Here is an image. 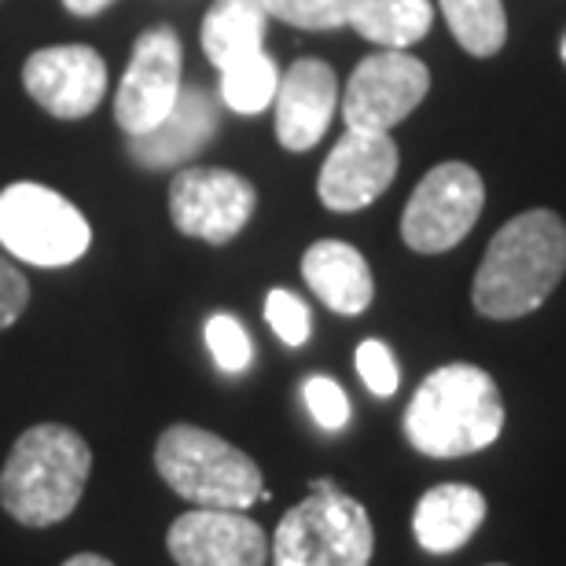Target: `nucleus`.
<instances>
[{
  "label": "nucleus",
  "mask_w": 566,
  "mask_h": 566,
  "mask_svg": "<svg viewBox=\"0 0 566 566\" xmlns=\"http://www.w3.org/2000/svg\"><path fill=\"white\" fill-rule=\"evenodd\" d=\"M357 371L365 379V387L376 394V398H390L398 394V382H401V371H398V360H394L390 346L379 343V338H365L357 346Z\"/></svg>",
  "instance_id": "a878e982"
},
{
  "label": "nucleus",
  "mask_w": 566,
  "mask_h": 566,
  "mask_svg": "<svg viewBox=\"0 0 566 566\" xmlns=\"http://www.w3.org/2000/svg\"><path fill=\"white\" fill-rule=\"evenodd\" d=\"M30 305V283L15 265L0 258V332H8L11 324L27 313Z\"/></svg>",
  "instance_id": "bb28decb"
},
{
  "label": "nucleus",
  "mask_w": 566,
  "mask_h": 566,
  "mask_svg": "<svg viewBox=\"0 0 566 566\" xmlns=\"http://www.w3.org/2000/svg\"><path fill=\"white\" fill-rule=\"evenodd\" d=\"M180 38L174 27H151L133 44L115 93V122L126 137L155 129L180 96Z\"/></svg>",
  "instance_id": "9d476101"
},
{
  "label": "nucleus",
  "mask_w": 566,
  "mask_h": 566,
  "mask_svg": "<svg viewBox=\"0 0 566 566\" xmlns=\"http://www.w3.org/2000/svg\"><path fill=\"white\" fill-rule=\"evenodd\" d=\"M166 548L177 566H265V530L229 507H196L174 518Z\"/></svg>",
  "instance_id": "ddd939ff"
},
{
  "label": "nucleus",
  "mask_w": 566,
  "mask_h": 566,
  "mask_svg": "<svg viewBox=\"0 0 566 566\" xmlns=\"http://www.w3.org/2000/svg\"><path fill=\"white\" fill-rule=\"evenodd\" d=\"M93 449L63 423L22 430L0 471V504L15 523L44 530L63 523L85 493Z\"/></svg>",
  "instance_id": "7ed1b4c3"
},
{
  "label": "nucleus",
  "mask_w": 566,
  "mask_h": 566,
  "mask_svg": "<svg viewBox=\"0 0 566 566\" xmlns=\"http://www.w3.org/2000/svg\"><path fill=\"white\" fill-rule=\"evenodd\" d=\"M115 0H63V8L71 11V15H82V19H88V15H99L104 8H111Z\"/></svg>",
  "instance_id": "cd10ccee"
},
{
  "label": "nucleus",
  "mask_w": 566,
  "mask_h": 566,
  "mask_svg": "<svg viewBox=\"0 0 566 566\" xmlns=\"http://www.w3.org/2000/svg\"><path fill=\"white\" fill-rule=\"evenodd\" d=\"M430 88V71L409 52L379 49L357 63L343 93L346 129L390 133L423 104Z\"/></svg>",
  "instance_id": "1a4fd4ad"
},
{
  "label": "nucleus",
  "mask_w": 566,
  "mask_h": 566,
  "mask_svg": "<svg viewBox=\"0 0 566 566\" xmlns=\"http://www.w3.org/2000/svg\"><path fill=\"white\" fill-rule=\"evenodd\" d=\"M258 191L247 177L218 166H188L169 185V221L202 243H232L254 218Z\"/></svg>",
  "instance_id": "6e6552de"
},
{
  "label": "nucleus",
  "mask_w": 566,
  "mask_h": 566,
  "mask_svg": "<svg viewBox=\"0 0 566 566\" xmlns=\"http://www.w3.org/2000/svg\"><path fill=\"white\" fill-rule=\"evenodd\" d=\"M276 140L287 151H310L321 144L338 107V77L321 60H298L280 74L276 88Z\"/></svg>",
  "instance_id": "4468645a"
},
{
  "label": "nucleus",
  "mask_w": 566,
  "mask_h": 566,
  "mask_svg": "<svg viewBox=\"0 0 566 566\" xmlns=\"http://www.w3.org/2000/svg\"><path fill=\"white\" fill-rule=\"evenodd\" d=\"M485 202L482 177L468 163H441L416 185L401 213V240L416 254H446L468 240Z\"/></svg>",
  "instance_id": "0eeeda50"
},
{
  "label": "nucleus",
  "mask_w": 566,
  "mask_h": 566,
  "mask_svg": "<svg viewBox=\"0 0 566 566\" xmlns=\"http://www.w3.org/2000/svg\"><path fill=\"white\" fill-rule=\"evenodd\" d=\"M63 566H115V563L104 559V556H96V552H82V556H71Z\"/></svg>",
  "instance_id": "c85d7f7f"
},
{
  "label": "nucleus",
  "mask_w": 566,
  "mask_h": 566,
  "mask_svg": "<svg viewBox=\"0 0 566 566\" xmlns=\"http://www.w3.org/2000/svg\"><path fill=\"white\" fill-rule=\"evenodd\" d=\"M493 566H504V563H493Z\"/></svg>",
  "instance_id": "7c9ffc66"
},
{
  "label": "nucleus",
  "mask_w": 566,
  "mask_h": 566,
  "mask_svg": "<svg viewBox=\"0 0 566 566\" xmlns=\"http://www.w3.org/2000/svg\"><path fill=\"white\" fill-rule=\"evenodd\" d=\"M218 133V104L202 88H180L174 111L155 129L129 137V158L140 169H174L210 147Z\"/></svg>",
  "instance_id": "2eb2a0df"
},
{
  "label": "nucleus",
  "mask_w": 566,
  "mask_h": 566,
  "mask_svg": "<svg viewBox=\"0 0 566 566\" xmlns=\"http://www.w3.org/2000/svg\"><path fill=\"white\" fill-rule=\"evenodd\" d=\"M280 71L269 52H258L251 60L221 71V99L235 115H262V111L276 99Z\"/></svg>",
  "instance_id": "412c9836"
},
{
  "label": "nucleus",
  "mask_w": 566,
  "mask_h": 566,
  "mask_svg": "<svg viewBox=\"0 0 566 566\" xmlns=\"http://www.w3.org/2000/svg\"><path fill=\"white\" fill-rule=\"evenodd\" d=\"M302 276L316 298L338 316H360L376 298V280L365 254L343 240L313 243L302 258Z\"/></svg>",
  "instance_id": "dca6fc26"
},
{
  "label": "nucleus",
  "mask_w": 566,
  "mask_h": 566,
  "mask_svg": "<svg viewBox=\"0 0 566 566\" xmlns=\"http://www.w3.org/2000/svg\"><path fill=\"white\" fill-rule=\"evenodd\" d=\"M269 11L265 0H213L199 27V41L207 60L221 71L265 52Z\"/></svg>",
  "instance_id": "a211bd4d"
},
{
  "label": "nucleus",
  "mask_w": 566,
  "mask_h": 566,
  "mask_svg": "<svg viewBox=\"0 0 566 566\" xmlns=\"http://www.w3.org/2000/svg\"><path fill=\"white\" fill-rule=\"evenodd\" d=\"M22 85L52 118H85L107 96V63L88 44H52L27 60Z\"/></svg>",
  "instance_id": "9b49d317"
},
{
  "label": "nucleus",
  "mask_w": 566,
  "mask_h": 566,
  "mask_svg": "<svg viewBox=\"0 0 566 566\" xmlns=\"http://www.w3.org/2000/svg\"><path fill=\"white\" fill-rule=\"evenodd\" d=\"M269 19L298 30H343L349 27L354 0H265Z\"/></svg>",
  "instance_id": "5701e85b"
},
{
  "label": "nucleus",
  "mask_w": 566,
  "mask_h": 566,
  "mask_svg": "<svg viewBox=\"0 0 566 566\" xmlns=\"http://www.w3.org/2000/svg\"><path fill=\"white\" fill-rule=\"evenodd\" d=\"M559 55H563V63H566V41H563V49H559Z\"/></svg>",
  "instance_id": "c756f323"
},
{
  "label": "nucleus",
  "mask_w": 566,
  "mask_h": 566,
  "mask_svg": "<svg viewBox=\"0 0 566 566\" xmlns=\"http://www.w3.org/2000/svg\"><path fill=\"white\" fill-rule=\"evenodd\" d=\"M155 468L169 490L199 507L247 512L265 493L262 468L243 449L191 423L163 430L155 446Z\"/></svg>",
  "instance_id": "20e7f679"
},
{
  "label": "nucleus",
  "mask_w": 566,
  "mask_h": 566,
  "mask_svg": "<svg viewBox=\"0 0 566 566\" xmlns=\"http://www.w3.org/2000/svg\"><path fill=\"white\" fill-rule=\"evenodd\" d=\"M0 247L27 265L66 269L93 247V224L55 188L19 180L0 191Z\"/></svg>",
  "instance_id": "423d86ee"
},
{
  "label": "nucleus",
  "mask_w": 566,
  "mask_h": 566,
  "mask_svg": "<svg viewBox=\"0 0 566 566\" xmlns=\"http://www.w3.org/2000/svg\"><path fill=\"white\" fill-rule=\"evenodd\" d=\"M566 273V224L552 210H526L485 247L471 283L474 310L490 321H518L541 310Z\"/></svg>",
  "instance_id": "f257e3e1"
},
{
  "label": "nucleus",
  "mask_w": 566,
  "mask_h": 566,
  "mask_svg": "<svg viewBox=\"0 0 566 566\" xmlns=\"http://www.w3.org/2000/svg\"><path fill=\"white\" fill-rule=\"evenodd\" d=\"M394 174H398V144L390 140V133L346 129L324 158L316 196L327 210L354 213L371 207L394 185Z\"/></svg>",
  "instance_id": "f8f14e48"
},
{
  "label": "nucleus",
  "mask_w": 566,
  "mask_h": 566,
  "mask_svg": "<svg viewBox=\"0 0 566 566\" xmlns=\"http://www.w3.org/2000/svg\"><path fill=\"white\" fill-rule=\"evenodd\" d=\"M438 4L463 52L485 60V55H496L504 49L507 15L501 0H438Z\"/></svg>",
  "instance_id": "aec40b11"
},
{
  "label": "nucleus",
  "mask_w": 566,
  "mask_h": 566,
  "mask_svg": "<svg viewBox=\"0 0 566 566\" xmlns=\"http://www.w3.org/2000/svg\"><path fill=\"white\" fill-rule=\"evenodd\" d=\"M302 398L305 409L316 420V427L324 430H343L349 423V398L335 379L327 376H310L302 382Z\"/></svg>",
  "instance_id": "393cba45"
},
{
  "label": "nucleus",
  "mask_w": 566,
  "mask_h": 566,
  "mask_svg": "<svg viewBox=\"0 0 566 566\" xmlns=\"http://www.w3.org/2000/svg\"><path fill=\"white\" fill-rule=\"evenodd\" d=\"M482 523H485V496L474 485L463 482H446L427 490L412 512L416 545L430 552V556L460 552L479 534Z\"/></svg>",
  "instance_id": "f3484780"
},
{
  "label": "nucleus",
  "mask_w": 566,
  "mask_h": 566,
  "mask_svg": "<svg viewBox=\"0 0 566 566\" xmlns=\"http://www.w3.org/2000/svg\"><path fill=\"white\" fill-rule=\"evenodd\" d=\"M430 22H434L430 0H354V11H349V27L360 38L398 52L423 41Z\"/></svg>",
  "instance_id": "6ab92c4d"
},
{
  "label": "nucleus",
  "mask_w": 566,
  "mask_h": 566,
  "mask_svg": "<svg viewBox=\"0 0 566 566\" xmlns=\"http://www.w3.org/2000/svg\"><path fill=\"white\" fill-rule=\"evenodd\" d=\"M501 430V390L479 365H446L430 371L405 409L409 446L434 460H457L490 449Z\"/></svg>",
  "instance_id": "f03ea898"
},
{
  "label": "nucleus",
  "mask_w": 566,
  "mask_h": 566,
  "mask_svg": "<svg viewBox=\"0 0 566 566\" xmlns=\"http://www.w3.org/2000/svg\"><path fill=\"white\" fill-rule=\"evenodd\" d=\"M376 530L357 496L332 479L310 482V496L280 518L273 534V566H368Z\"/></svg>",
  "instance_id": "39448f33"
},
{
  "label": "nucleus",
  "mask_w": 566,
  "mask_h": 566,
  "mask_svg": "<svg viewBox=\"0 0 566 566\" xmlns=\"http://www.w3.org/2000/svg\"><path fill=\"white\" fill-rule=\"evenodd\" d=\"M202 335H207V349H210L213 365H218L224 376H240V371L251 368V360H254L251 335H247V327L235 321L232 313H213L207 327H202Z\"/></svg>",
  "instance_id": "4be33fe9"
},
{
  "label": "nucleus",
  "mask_w": 566,
  "mask_h": 566,
  "mask_svg": "<svg viewBox=\"0 0 566 566\" xmlns=\"http://www.w3.org/2000/svg\"><path fill=\"white\" fill-rule=\"evenodd\" d=\"M265 321L269 327L276 332V338L283 346H305L313 335V316H310V305H305L298 294L273 287L265 298Z\"/></svg>",
  "instance_id": "b1692460"
}]
</instances>
